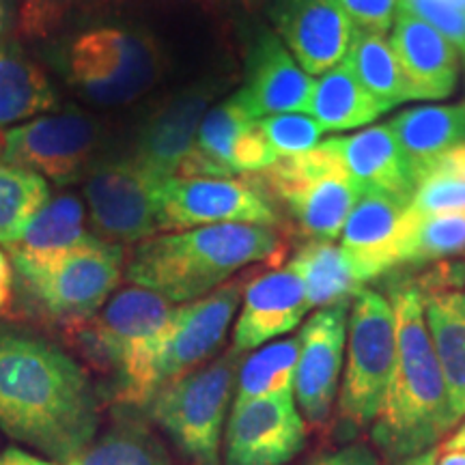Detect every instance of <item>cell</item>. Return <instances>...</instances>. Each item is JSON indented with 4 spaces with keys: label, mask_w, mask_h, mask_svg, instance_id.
I'll return each instance as SVG.
<instances>
[{
    "label": "cell",
    "mask_w": 465,
    "mask_h": 465,
    "mask_svg": "<svg viewBox=\"0 0 465 465\" xmlns=\"http://www.w3.org/2000/svg\"><path fill=\"white\" fill-rule=\"evenodd\" d=\"M164 179L136 158L113 160L93 168L86 179V205L93 224L116 242H144L162 231L158 194Z\"/></svg>",
    "instance_id": "cell-10"
},
{
    "label": "cell",
    "mask_w": 465,
    "mask_h": 465,
    "mask_svg": "<svg viewBox=\"0 0 465 465\" xmlns=\"http://www.w3.org/2000/svg\"><path fill=\"white\" fill-rule=\"evenodd\" d=\"M306 420L293 391L232 403L224 465H284L304 449Z\"/></svg>",
    "instance_id": "cell-14"
},
{
    "label": "cell",
    "mask_w": 465,
    "mask_h": 465,
    "mask_svg": "<svg viewBox=\"0 0 465 465\" xmlns=\"http://www.w3.org/2000/svg\"><path fill=\"white\" fill-rule=\"evenodd\" d=\"M289 265L304 284L306 302L311 308L351 302L366 284V278L347 250L336 246L334 242H308Z\"/></svg>",
    "instance_id": "cell-25"
},
{
    "label": "cell",
    "mask_w": 465,
    "mask_h": 465,
    "mask_svg": "<svg viewBox=\"0 0 465 465\" xmlns=\"http://www.w3.org/2000/svg\"><path fill=\"white\" fill-rule=\"evenodd\" d=\"M72 83L102 106L134 102L158 83L162 58L153 42L124 28L80 35L67 54Z\"/></svg>",
    "instance_id": "cell-9"
},
{
    "label": "cell",
    "mask_w": 465,
    "mask_h": 465,
    "mask_svg": "<svg viewBox=\"0 0 465 465\" xmlns=\"http://www.w3.org/2000/svg\"><path fill=\"white\" fill-rule=\"evenodd\" d=\"M397 364V319L391 298L362 289L349 306L347 366L339 392V440H353L381 414Z\"/></svg>",
    "instance_id": "cell-5"
},
{
    "label": "cell",
    "mask_w": 465,
    "mask_h": 465,
    "mask_svg": "<svg viewBox=\"0 0 465 465\" xmlns=\"http://www.w3.org/2000/svg\"><path fill=\"white\" fill-rule=\"evenodd\" d=\"M0 465H56L52 461H45L42 457H35L31 452H25L20 449H7L0 455Z\"/></svg>",
    "instance_id": "cell-41"
},
{
    "label": "cell",
    "mask_w": 465,
    "mask_h": 465,
    "mask_svg": "<svg viewBox=\"0 0 465 465\" xmlns=\"http://www.w3.org/2000/svg\"><path fill=\"white\" fill-rule=\"evenodd\" d=\"M56 106L42 67L14 45H0V125L31 121Z\"/></svg>",
    "instance_id": "cell-28"
},
{
    "label": "cell",
    "mask_w": 465,
    "mask_h": 465,
    "mask_svg": "<svg viewBox=\"0 0 465 465\" xmlns=\"http://www.w3.org/2000/svg\"><path fill=\"white\" fill-rule=\"evenodd\" d=\"M304 284L293 267H281L261 274L243 289L242 312L232 332V349L248 351L259 349L265 342L289 334L298 328L306 312Z\"/></svg>",
    "instance_id": "cell-21"
},
{
    "label": "cell",
    "mask_w": 465,
    "mask_h": 465,
    "mask_svg": "<svg viewBox=\"0 0 465 465\" xmlns=\"http://www.w3.org/2000/svg\"><path fill=\"white\" fill-rule=\"evenodd\" d=\"M391 44L411 100H441L455 91L459 50L433 26L401 9Z\"/></svg>",
    "instance_id": "cell-23"
},
{
    "label": "cell",
    "mask_w": 465,
    "mask_h": 465,
    "mask_svg": "<svg viewBox=\"0 0 465 465\" xmlns=\"http://www.w3.org/2000/svg\"><path fill=\"white\" fill-rule=\"evenodd\" d=\"M276 31L308 75L345 61L356 26L336 0H276Z\"/></svg>",
    "instance_id": "cell-17"
},
{
    "label": "cell",
    "mask_w": 465,
    "mask_h": 465,
    "mask_svg": "<svg viewBox=\"0 0 465 465\" xmlns=\"http://www.w3.org/2000/svg\"><path fill=\"white\" fill-rule=\"evenodd\" d=\"M401 9L433 26L465 56V3L461 0H401Z\"/></svg>",
    "instance_id": "cell-37"
},
{
    "label": "cell",
    "mask_w": 465,
    "mask_h": 465,
    "mask_svg": "<svg viewBox=\"0 0 465 465\" xmlns=\"http://www.w3.org/2000/svg\"><path fill=\"white\" fill-rule=\"evenodd\" d=\"M358 31L386 35L399 15L401 0H336Z\"/></svg>",
    "instance_id": "cell-38"
},
{
    "label": "cell",
    "mask_w": 465,
    "mask_h": 465,
    "mask_svg": "<svg viewBox=\"0 0 465 465\" xmlns=\"http://www.w3.org/2000/svg\"><path fill=\"white\" fill-rule=\"evenodd\" d=\"M97 427L100 405L83 366L39 336L0 330V429L65 465Z\"/></svg>",
    "instance_id": "cell-1"
},
{
    "label": "cell",
    "mask_w": 465,
    "mask_h": 465,
    "mask_svg": "<svg viewBox=\"0 0 465 465\" xmlns=\"http://www.w3.org/2000/svg\"><path fill=\"white\" fill-rule=\"evenodd\" d=\"M84 232V207L78 196L63 194L54 201H48L31 218L26 229L22 231L9 250L25 254H50L56 250L72 248L86 240Z\"/></svg>",
    "instance_id": "cell-32"
},
{
    "label": "cell",
    "mask_w": 465,
    "mask_h": 465,
    "mask_svg": "<svg viewBox=\"0 0 465 465\" xmlns=\"http://www.w3.org/2000/svg\"><path fill=\"white\" fill-rule=\"evenodd\" d=\"M416 192L410 209L418 216L465 212V143L414 168Z\"/></svg>",
    "instance_id": "cell-31"
},
{
    "label": "cell",
    "mask_w": 465,
    "mask_h": 465,
    "mask_svg": "<svg viewBox=\"0 0 465 465\" xmlns=\"http://www.w3.org/2000/svg\"><path fill=\"white\" fill-rule=\"evenodd\" d=\"M174 308L164 295L134 284L114 293L93 323L127 403L147 405L158 394L155 373Z\"/></svg>",
    "instance_id": "cell-6"
},
{
    "label": "cell",
    "mask_w": 465,
    "mask_h": 465,
    "mask_svg": "<svg viewBox=\"0 0 465 465\" xmlns=\"http://www.w3.org/2000/svg\"><path fill=\"white\" fill-rule=\"evenodd\" d=\"M158 205L162 231H188L209 224H278L276 209L263 192L235 179H164Z\"/></svg>",
    "instance_id": "cell-11"
},
{
    "label": "cell",
    "mask_w": 465,
    "mask_h": 465,
    "mask_svg": "<svg viewBox=\"0 0 465 465\" xmlns=\"http://www.w3.org/2000/svg\"><path fill=\"white\" fill-rule=\"evenodd\" d=\"M328 144L364 192H380L407 205L414 199V164L388 125L369 127L351 136L330 138Z\"/></svg>",
    "instance_id": "cell-24"
},
{
    "label": "cell",
    "mask_w": 465,
    "mask_h": 465,
    "mask_svg": "<svg viewBox=\"0 0 465 465\" xmlns=\"http://www.w3.org/2000/svg\"><path fill=\"white\" fill-rule=\"evenodd\" d=\"M349 306L351 302L319 308L298 336L300 358L293 394L304 420L315 427L328 422L339 394L342 351H345L349 330Z\"/></svg>",
    "instance_id": "cell-15"
},
{
    "label": "cell",
    "mask_w": 465,
    "mask_h": 465,
    "mask_svg": "<svg viewBox=\"0 0 465 465\" xmlns=\"http://www.w3.org/2000/svg\"><path fill=\"white\" fill-rule=\"evenodd\" d=\"M315 80L298 65L287 45L274 33L263 31L248 58L246 86L237 93L254 119L308 113Z\"/></svg>",
    "instance_id": "cell-20"
},
{
    "label": "cell",
    "mask_w": 465,
    "mask_h": 465,
    "mask_svg": "<svg viewBox=\"0 0 465 465\" xmlns=\"http://www.w3.org/2000/svg\"><path fill=\"white\" fill-rule=\"evenodd\" d=\"M444 452H455V450H465V418H461V424H457L455 431L449 440L441 446Z\"/></svg>",
    "instance_id": "cell-42"
},
{
    "label": "cell",
    "mask_w": 465,
    "mask_h": 465,
    "mask_svg": "<svg viewBox=\"0 0 465 465\" xmlns=\"http://www.w3.org/2000/svg\"><path fill=\"white\" fill-rule=\"evenodd\" d=\"M213 95L216 89L212 84L199 83L162 102L144 121L134 158L162 179L177 177L183 160L194 149L196 134Z\"/></svg>",
    "instance_id": "cell-18"
},
{
    "label": "cell",
    "mask_w": 465,
    "mask_h": 465,
    "mask_svg": "<svg viewBox=\"0 0 465 465\" xmlns=\"http://www.w3.org/2000/svg\"><path fill=\"white\" fill-rule=\"evenodd\" d=\"M242 291V278H232L205 298L174 308L155 373L158 392L171 381L196 371V366L218 351L240 306Z\"/></svg>",
    "instance_id": "cell-16"
},
{
    "label": "cell",
    "mask_w": 465,
    "mask_h": 465,
    "mask_svg": "<svg viewBox=\"0 0 465 465\" xmlns=\"http://www.w3.org/2000/svg\"><path fill=\"white\" fill-rule=\"evenodd\" d=\"M240 351L192 371L162 388L151 401V416L194 465H223V429Z\"/></svg>",
    "instance_id": "cell-8"
},
{
    "label": "cell",
    "mask_w": 465,
    "mask_h": 465,
    "mask_svg": "<svg viewBox=\"0 0 465 465\" xmlns=\"http://www.w3.org/2000/svg\"><path fill=\"white\" fill-rule=\"evenodd\" d=\"M259 127L278 160L293 158V155L315 149L323 136L322 125L312 116L293 113L265 116L259 121Z\"/></svg>",
    "instance_id": "cell-36"
},
{
    "label": "cell",
    "mask_w": 465,
    "mask_h": 465,
    "mask_svg": "<svg viewBox=\"0 0 465 465\" xmlns=\"http://www.w3.org/2000/svg\"><path fill=\"white\" fill-rule=\"evenodd\" d=\"M65 465H171V457L143 424H119Z\"/></svg>",
    "instance_id": "cell-34"
},
{
    "label": "cell",
    "mask_w": 465,
    "mask_h": 465,
    "mask_svg": "<svg viewBox=\"0 0 465 465\" xmlns=\"http://www.w3.org/2000/svg\"><path fill=\"white\" fill-rule=\"evenodd\" d=\"M298 339H282L259 347L237 373L235 403L272 397L293 391L295 369H298Z\"/></svg>",
    "instance_id": "cell-33"
},
{
    "label": "cell",
    "mask_w": 465,
    "mask_h": 465,
    "mask_svg": "<svg viewBox=\"0 0 465 465\" xmlns=\"http://www.w3.org/2000/svg\"><path fill=\"white\" fill-rule=\"evenodd\" d=\"M410 205L380 192H362L341 232V246L366 282L401 265Z\"/></svg>",
    "instance_id": "cell-19"
},
{
    "label": "cell",
    "mask_w": 465,
    "mask_h": 465,
    "mask_svg": "<svg viewBox=\"0 0 465 465\" xmlns=\"http://www.w3.org/2000/svg\"><path fill=\"white\" fill-rule=\"evenodd\" d=\"M5 155L17 166L42 174L56 183L83 177L97 143V125L89 116L69 110L61 114L35 116L3 134Z\"/></svg>",
    "instance_id": "cell-13"
},
{
    "label": "cell",
    "mask_w": 465,
    "mask_h": 465,
    "mask_svg": "<svg viewBox=\"0 0 465 465\" xmlns=\"http://www.w3.org/2000/svg\"><path fill=\"white\" fill-rule=\"evenodd\" d=\"M438 449H431V450H424L420 455H414V457H407V459H401V461H394V465H435L438 461Z\"/></svg>",
    "instance_id": "cell-44"
},
{
    "label": "cell",
    "mask_w": 465,
    "mask_h": 465,
    "mask_svg": "<svg viewBox=\"0 0 465 465\" xmlns=\"http://www.w3.org/2000/svg\"><path fill=\"white\" fill-rule=\"evenodd\" d=\"M22 289L44 315L83 323L106 304L124 267L119 243L89 235L72 248L50 254L11 252Z\"/></svg>",
    "instance_id": "cell-4"
},
{
    "label": "cell",
    "mask_w": 465,
    "mask_h": 465,
    "mask_svg": "<svg viewBox=\"0 0 465 465\" xmlns=\"http://www.w3.org/2000/svg\"><path fill=\"white\" fill-rule=\"evenodd\" d=\"M50 201L42 174L17 166L5 155L0 141V243L11 248L35 213Z\"/></svg>",
    "instance_id": "cell-30"
},
{
    "label": "cell",
    "mask_w": 465,
    "mask_h": 465,
    "mask_svg": "<svg viewBox=\"0 0 465 465\" xmlns=\"http://www.w3.org/2000/svg\"><path fill=\"white\" fill-rule=\"evenodd\" d=\"M259 182L261 190L289 209L311 242H334L364 192L328 141L306 153L274 162L261 171Z\"/></svg>",
    "instance_id": "cell-7"
},
{
    "label": "cell",
    "mask_w": 465,
    "mask_h": 465,
    "mask_svg": "<svg viewBox=\"0 0 465 465\" xmlns=\"http://www.w3.org/2000/svg\"><path fill=\"white\" fill-rule=\"evenodd\" d=\"M11 31V0H0V45L7 42Z\"/></svg>",
    "instance_id": "cell-43"
},
{
    "label": "cell",
    "mask_w": 465,
    "mask_h": 465,
    "mask_svg": "<svg viewBox=\"0 0 465 465\" xmlns=\"http://www.w3.org/2000/svg\"><path fill=\"white\" fill-rule=\"evenodd\" d=\"M386 125L416 168L465 143V104L405 110Z\"/></svg>",
    "instance_id": "cell-27"
},
{
    "label": "cell",
    "mask_w": 465,
    "mask_h": 465,
    "mask_svg": "<svg viewBox=\"0 0 465 465\" xmlns=\"http://www.w3.org/2000/svg\"><path fill=\"white\" fill-rule=\"evenodd\" d=\"M11 291H14V265H11L7 254L0 250V315L11 304Z\"/></svg>",
    "instance_id": "cell-40"
},
{
    "label": "cell",
    "mask_w": 465,
    "mask_h": 465,
    "mask_svg": "<svg viewBox=\"0 0 465 465\" xmlns=\"http://www.w3.org/2000/svg\"><path fill=\"white\" fill-rule=\"evenodd\" d=\"M278 155L250 114L240 93L209 108L196 134L194 149L183 160L177 177L231 179L242 173H261Z\"/></svg>",
    "instance_id": "cell-12"
},
{
    "label": "cell",
    "mask_w": 465,
    "mask_h": 465,
    "mask_svg": "<svg viewBox=\"0 0 465 465\" xmlns=\"http://www.w3.org/2000/svg\"><path fill=\"white\" fill-rule=\"evenodd\" d=\"M429 334L457 420L465 418V267L440 272L420 282Z\"/></svg>",
    "instance_id": "cell-22"
},
{
    "label": "cell",
    "mask_w": 465,
    "mask_h": 465,
    "mask_svg": "<svg viewBox=\"0 0 465 465\" xmlns=\"http://www.w3.org/2000/svg\"><path fill=\"white\" fill-rule=\"evenodd\" d=\"M435 465H465V450L444 452V457H440Z\"/></svg>",
    "instance_id": "cell-45"
},
{
    "label": "cell",
    "mask_w": 465,
    "mask_h": 465,
    "mask_svg": "<svg viewBox=\"0 0 465 465\" xmlns=\"http://www.w3.org/2000/svg\"><path fill=\"white\" fill-rule=\"evenodd\" d=\"M308 465H380V459L371 446L349 444L315 457Z\"/></svg>",
    "instance_id": "cell-39"
},
{
    "label": "cell",
    "mask_w": 465,
    "mask_h": 465,
    "mask_svg": "<svg viewBox=\"0 0 465 465\" xmlns=\"http://www.w3.org/2000/svg\"><path fill=\"white\" fill-rule=\"evenodd\" d=\"M391 302L397 319V364L371 440L388 459L401 461L435 449L459 420L429 334L420 284H394Z\"/></svg>",
    "instance_id": "cell-2"
},
{
    "label": "cell",
    "mask_w": 465,
    "mask_h": 465,
    "mask_svg": "<svg viewBox=\"0 0 465 465\" xmlns=\"http://www.w3.org/2000/svg\"><path fill=\"white\" fill-rule=\"evenodd\" d=\"M465 252V212L418 216L410 209V226L401 265H422Z\"/></svg>",
    "instance_id": "cell-35"
},
{
    "label": "cell",
    "mask_w": 465,
    "mask_h": 465,
    "mask_svg": "<svg viewBox=\"0 0 465 465\" xmlns=\"http://www.w3.org/2000/svg\"><path fill=\"white\" fill-rule=\"evenodd\" d=\"M345 63L358 78V83L383 106L392 110L397 104L411 100L391 39H386L383 35L356 28Z\"/></svg>",
    "instance_id": "cell-29"
},
{
    "label": "cell",
    "mask_w": 465,
    "mask_h": 465,
    "mask_svg": "<svg viewBox=\"0 0 465 465\" xmlns=\"http://www.w3.org/2000/svg\"><path fill=\"white\" fill-rule=\"evenodd\" d=\"M388 110L391 108L377 102L358 83L345 61L315 80V89L308 104V114L322 125L323 132L356 130L380 119Z\"/></svg>",
    "instance_id": "cell-26"
},
{
    "label": "cell",
    "mask_w": 465,
    "mask_h": 465,
    "mask_svg": "<svg viewBox=\"0 0 465 465\" xmlns=\"http://www.w3.org/2000/svg\"><path fill=\"white\" fill-rule=\"evenodd\" d=\"M461 3H465V0H461Z\"/></svg>",
    "instance_id": "cell-46"
},
{
    "label": "cell",
    "mask_w": 465,
    "mask_h": 465,
    "mask_svg": "<svg viewBox=\"0 0 465 465\" xmlns=\"http://www.w3.org/2000/svg\"><path fill=\"white\" fill-rule=\"evenodd\" d=\"M282 250L274 226H196L138 243L125 276L171 302H194L232 281L248 265L276 261Z\"/></svg>",
    "instance_id": "cell-3"
}]
</instances>
